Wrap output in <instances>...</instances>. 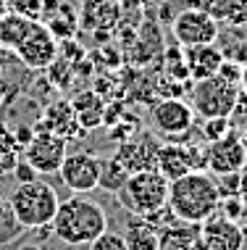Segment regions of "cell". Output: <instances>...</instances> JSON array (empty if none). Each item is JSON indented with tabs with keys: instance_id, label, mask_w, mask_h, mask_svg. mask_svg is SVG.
I'll list each match as a JSON object with an SVG mask.
<instances>
[{
	"instance_id": "obj_24",
	"label": "cell",
	"mask_w": 247,
	"mask_h": 250,
	"mask_svg": "<svg viewBox=\"0 0 247 250\" xmlns=\"http://www.w3.org/2000/svg\"><path fill=\"white\" fill-rule=\"evenodd\" d=\"M45 71H48V79L56 87H61V90H63V87H69V82H71V63L66 58H56Z\"/></svg>"
},
{
	"instance_id": "obj_4",
	"label": "cell",
	"mask_w": 247,
	"mask_h": 250,
	"mask_svg": "<svg viewBox=\"0 0 247 250\" xmlns=\"http://www.w3.org/2000/svg\"><path fill=\"white\" fill-rule=\"evenodd\" d=\"M116 200L132 216H148L155 208L166 206V200H169V179L158 168L134 171L126 177L124 187L116 192Z\"/></svg>"
},
{
	"instance_id": "obj_5",
	"label": "cell",
	"mask_w": 247,
	"mask_h": 250,
	"mask_svg": "<svg viewBox=\"0 0 247 250\" xmlns=\"http://www.w3.org/2000/svg\"><path fill=\"white\" fill-rule=\"evenodd\" d=\"M239 84H231L216 77H208V79H200V82L192 84L190 90V105L197 116L203 119H210V116H229L231 108H234L237 98H239Z\"/></svg>"
},
{
	"instance_id": "obj_21",
	"label": "cell",
	"mask_w": 247,
	"mask_h": 250,
	"mask_svg": "<svg viewBox=\"0 0 247 250\" xmlns=\"http://www.w3.org/2000/svg\"><path fill=\"white\" fill-rule=\"evenodd\" d=\"M32 21L35 19H26L21 13H5V16H0V45L13 50L19 45V40L26 35Z\"/></svg>"
},
{
	"instance_id": "obj_22",
	"label": "cell",
	"mask_w": 247,
	"mask_h": 250,
	"mask_svg": "<svg viewBox=\"0 0 247 250\" xmlns=\"http://www.w3.org/2000/svg\"><path fill=\"white\" fill-rule=\"evenodd\" d=\"M231 129H234V126H231L229 116H210V119H203V129H200V134H203L205 143H213V140L229 134Z\"/></svg>"
},
{
	"instance_id": "obj_6",
	"label": "cell",
	"mask_w": 247,
	"mask_h": 250,
	"mask_svg": "<svg viewBox=\"0 0 247 250\" xmlns=\"http://www.w3.org/2000/svg\"><path fill=\"white\" fill-rule=\"evenodd\" d=\"M155 168L169 182L184 177L190 171H205V147L190 143V140H184V143L166 140L163 145H158Z\"/></svg>"
},
{
	"instance_id": "obj_23",
	"label": "cell",
	"mask_w": 247,
	"mask_h": 250,
	"mask_svg": "<svg viewBox=\"0 0 247 250\" xmlns=\"http://www.w3.org/2000/svg\"><path fill=\"white\" fill-rule=\"evenodd\" d=\"M166 74H169L173 82L190 79V74H187V63H184L182 45H179V48H169V50H166Z\"/></svg>"
},
{
	"instance_id": "obj_30",
	"label": "cell",
	"mask_w": 247,
	"mask_h": 250,
	"mask_svg": "<svg viewBox=\"0 0 247 250\" xmlns=\"http://www.w3.org/2000/svg\"><path fill=\"white\" fill-rule=\"evenodd\" d=\"M16 13H21L26 19H37L42 13V0H13Z\"/></svg>"
},
{
	"instance_id": "obj_32",
	"label": "cell",
	"mask_w": 247,
	"mask_h": 250,
	"mask_svg": "<svg viewBox=\"0 0 247 250\" xmlns=\"http://www.w3.org/2000/svg\"><path fill=\"white\" fill-rule=\"evenodd\" d=\"M190 250H210V248H208V242H205V240L197 234V237H195V242L190 245Z\"/></svg>"
},
{
	"instance_id": "obj_26",
	"label": "cell",
	"mask_w": 247,
	"mask_h": 250,
	"mask_svg": "<svg viewBox=\"0 0 247 250\" xmlns=\"http://www.w3.org/2000/svg\"><path fill=\"white\" fill-rule=\"evenodd\" d=\"M90 250H129V248H126V242H124V234L105 229L97 240L90 242Z\"/></svg>"
},
{
	"instance_id": "obj_19",
	"label": "cell",
	"mask_w": 247,
	"mask_h": 250,
	"mask_svg": "<svg viewBox=\"0 0 247 250\" xmlns=\"http://www.w3.org/2000/svg\"><path fill=\"white\" fill-rule=\"evenodd\" d=\"M124 242L129 250H158V245H161V232L150 221H145L142 216H134L126 224Z\"/></svg>"
},
{
	"instance_id": "obj_20",
	"label": "cell",
	"mask_w": 247,
	"mask_h": 250,
	"mask_svg": "<svg viewBox=\"0 0 247 250\" xmlns=\"http://www.w3.org/2000/svg\"><path fill=\"white\" fill-rule=\"evenodd\" d=\"M126 177H129V171H126V168L116 161V155H105V158H100V179H97V187H103L105 192L116 195L124 187Z\"/></svg>"
},
{
	"instance_id": "obj_16",
	"label": "cell",
	"mask_w": 247,
	"mask_h": 250,
	"mask_svg": "<svg viewBox=\"0 0 247 250\" xmlns=\"http://www.w3.org/2000/svg\"><path fill=\"white\" fill-rule=\"evenodd\" d=\"M184 53V63H187V74H190L192 82H200V79H208L218 74V66L224 63V53L216 42L210 45H190V48H182Z\"/></svg>"
},
{
	"instance_id": "obj_1",
	"label": "cell",
	"mask_w": 247,
	"mask_h": 250,
	"mask_svg": "<svg viewBox=\"0 0 247 250\" xmlns=\"http://www.w3.org/2000/svg\"><path fill=\"white\" fill-rule=\"evenodd\" d=\"M50 227L53 234L66 245H90L108 229V213L90 195L74 192L71 198L58 203Z\"/></svg>"
},
{
	"instance_id": "obj_12",
	"label": "cell",
	"mask_w": 247,
	"mask_h": 250,
	"mask_svg": "<svg viewBox=\"0 0 247 250\" xmlns=\"http://www.w3.org/2000/svg\"><path fill=\"white\" fill-rule=\"evenodd\" d=\"M61 179L71 192H84L90 195L92 190H97V179H100V158L90 150H76V153H66L63 164H61Z\"/></svg>"
},
{
	"instance_id": "obj_34",
	"label": "cell",
	"mask_w": 247,
	"mask_h": 250,
	"mask_svg": "<svg viewBox=\"0 0 247 250\" xmlns=\"http://www.w3.org/2000/svg\"><path fill=\"white\" fill-rule=\"evenodd\" d=\"M16 250H42L37 242H24V245H16Z\"/></svg>"
},
{
	"instance_id": "obj_31",
	"label": "cell",
	"mask_w": 247,
	"mask_h": 250,
	"mask_svg": "<svg viewBox=\"0 0 247 250\" xmlns=\"http://www.w3.org/2000/svg\"><path fill=\"white\" fill-rule=\"evenodd\" d=\"M239 200H242L245 208H247V166L239 171Z\"/></svg>"
},
{
	"instance_id": "obj_36",
	"label": "cell",
	"mask_w": 247,
	"mask_h": 250,
	"mask_svg": "<svg viewBox=\"0 0 247 250\" xmlns=\"http://www.w3.org/2000/svg\"><path fill=\"white\" fill-rule=\"evenodd\" d=\"M239 137H242V145H245V150H247V126H245L242 132H239Z\"/></svg>"
},
{
	"instance_id": "obj_25",
	"label": "cell",
	"mask_w": 247,
	"mask_h": 250,
	"mask_svg": "<svg viewBox=\"0 0 247 250\" xmlns=\"http://www.w3.org/2000/svg\"><path fill=\"white\" fill-rule=\"evenodd\" d=\"M213 182H216L218 198H234V195H239V171L213 174Z\"/></svg>"
},
{
	"instance_id": "obj_37",
	"label": "cell",
	"mask_w": 247,
	"mask_h": 250,
	"mask_svg": "<svg viewBox=\"0 0 247 250\" xmlns=\"http://www.w3.org/2000/svg\"><path fill=\"white\" fill-rule=\"evenodd\" d=\"M0 250H16V245H8V248H0Z\"/></svg>"
},
{
	"instance_id": "obj_14",
	"label": "cell",
	"mask_w": 247,
	"mask_h": 250,
	"mask_svg": "<svg viewBox=\"0 0 247 250\" xmlns=\"http://www.w3.org/2000/svg\"><path fill=\"white\" fill-rule=\"evenodd\" d=\"M37 129L58 134V137L66 140V143H71V140H76V137H82V134H84L82 124H79V119H76V113H74L71 100H63V98L53 100V103L42 111Z\"/></svg>"
},
{
	"instance_id": "obj_8",
	"label": "cell",
	"mask_w": 247,
	"mask_h": 250,
	"mask_svg": "<svg viewBox=\"0 0 247 250\" xmlns=\"http://www.w3.org/2000/svg\"><path fill=\"white\" fill-rule=\"evenodd\" d=\"M173 40H176L182 48H190V45H210V42H218L221 37V21L213 19L208 11L203 8H184L173 19Z\"/></svg>"
},
{
	"instance_id": "obj_28",
	"label": "cell",
	"mask_w": 247,
	"mask_h": 250,
	"mask_svg": "<svg viewBox=\"0 0 247 250\" xmlns=\"http://www.w3.org/2000/svg\"><path fill=\"white\" fill-rule=\"evenodd\" d=\"M218 77L226 79V82H231V84H239V77H242V63H237V61H231V58H224V63L218 66Z\"/></svg>"
},
{
	"instance_id": "obj_35",
	"label": "cell",
	"mask_w": 247,
	"mask_h": 250,
	"mask_svg": "<svg viewBox=\"0 0 247 250\" xmlns=\"http://www.w3.org/2000/svg\"><path fill=\"white\" fill-rule=\"evenodd\" d=\"M5 13H8V3H5V0H0V16H5Z\"/></svg>"
},
{
	"instance_id": "obj_15",
	"label": "cell",
	"mask_w": 247,
	"mask_h": 250,
	"mask_svg": "<svg viewBox=\"0 0 247 250\" xmlns=\"http://www.w3.org/2000/svg\"><path fill=\"white\" fill-rule=\"evenodd\" d=\"M158 145L161 143H155L152 134H134L129 140H121V145L113 155L126 171L134 174V171H145V168H155Z\"/></svg>"
},
{
	"instance_id": "obj_9",
	"label": "cell",
	"mask_w": 247,
	"mask_h": 250,
	"mask_svg": "<svg viewBox=\"0 0 247 250\" xmlns=\"http://www.w3.org/2000/svg\"><path fill=\"white\" fill-rule=\"evenodd\" d=\"M13 53H16L32 71H39V69H48L53 61L58 58L61 48H58V37L48 29V24H39L35 19V21L29 24V29H26V35L19 40V45L13 48Z\"/></svg>"
},
{
	"instance_id": "obj_11",
	"label": "cell",
	"mask_w": 247,
	"mask_h": 250,
	"mask_svg": "<svg viewBox=\"0 0 247 250\" xmlns=\"http://www.w3.org/2000/svg\"><path fill=\"white\" fill-rule=\"evenodd\" d=\"M247 166V150L242 145L237 129L229 134L205 143V171L208 174H229V171H242Z\"/></svg>"
},
{
	"instance_id": "obj_2",
	"label": "cell",
	"mask_w": 247,
	"mask_h": 250,
	"mask_svg": "<svg viewBox=\"0 0 247 250\" xmlns=\"http://www.w3.org/2000/svg\"><path fill=\"white\" fill-rule=\"evenodd\" d=\"M218 190L213 174L190 171L184 177L169 182V208L179 221L187 224H203L208 216L218 211Z\"/></svg>"
},
{
	"instance_id": "obj_3",
	"label": "cell",
	"mask_w": 247,
	"mask_h": 250,
	"mask_svg": "<svg viewBox=\"0 0 247 250\" xmlns=\"http://www.w3.org/2000/svg\"><path fill=\"white\" fill-rule=\"evenodd\" d=\"M58 192L53 190L48 182L32 179V182H19L8 195V208L11 216L21 229H39L48 227L53 216L58 211Z\"/></svg>"
},
{
	"instance_id": "obj_13",
	"label": "cell",
	"mask_w": 247,
	"mask_h": 250,
	"mask_svg": "<svg viewBox=\"0 0 247 250\" xmlns=\"http://www.w3.org/2000/svg\"><path fill=\"white\" fill-rule=\"evenodd\" d=\"M200 237L208 242L210 250H245V232L237 221L226 219L221 213H213L200 224Z\"/></svg>"
},
{
	"instance_id": "obj_18",
	"label": "cell",
	"mask_w": 247,
	"mask_h": 250,
	"mask_svg": "<svg viewBox=\"0 0 247 250\" xmlns=\"http://www.w3.org/2000/svg\"><path fill=\"white\" fill-rule=\"evenodd\" d=\"M71 105H74V113L79 119L84 132H92L97 126H103L105 119V100L103 95H97L95 90H82L71 98Z\"/></svg>"
},
{
	"instance_id": "obj_27",
	"label": "cell",
	"mask_w": 247,
	"mask_h": 250,
	"mask_svg": "<svg viewBox=\"0 0 247 250\" xmlns=\"http://www.w3.org/2000/svg\"><path fill=\"white\" fill-rule=\"evenodd\" d=\"M245 203L239 200V195H234V198H221L218 200V213L226 216V219H231V221H237L239 224V219L245 216Z\"/></svg>"
},
{
	"instance_id": "obj_33",
	"label": "cell",
	"mask_w": 247,
	"mask_h": 250,
	"mask_svg": "<svg viewBox=\"0 0 247 250\" xmlns=\"http://www.w3.org/2000/svg\"><path fill=\"white\" fill-rule=\"evenodd\" d=\"M239 90L247 92V63L242 66V77H239Z\"/></svg>"
},
{
	"instance_id": "obj_17",
	"label": "cell",
	"mask_w": 247,
	"mask_h": 250,
	"mask_svg": "<svg viewBox=\"0 0 247 250\" xmlns=\"http://www.w3.org/2000/svg\"><path fill=\"white\" fill-rule=\"evenodd\" d=\"M29 66L16 56L11 48L0 45V95H11V92H21V87L29 79Z\"/></svg>"
},
{
	"instance_id": "obj_29",
	"label": "cell",
	"mask_w": 247,
	"mask_h": 250,
	"mask_svg": "<svg viewBox=\"0 0 247 250\" xmlns=\"http://www.w3.org/2000/svg\"><path fill=\"white\" fill-rule=\"evenodd\" d=\"M11 171H13V179H16V185H19V182H32V179H37V171H35V166H32L26 158L16 161Z\"/></svg>"
},
{
	"instance_id": "obj_7",
	"label": "cell",
	"mask_w": 247,
	"mask_h": 250,
	"mask_svg": "<svg viewBox=\"0 0 247 250\" xmlns=\"http://www.w3.org/2000/svg\"><path fill=\"white\" fill-rule=\"evenodd\" d=\"M150 121H152V129L161 137L184 143V140H190L187 134L195 129V111L182 98H163L152 105Z\"/></svg>"
},
{
	"instance_id": "obj_10",
	"label": "cell",
	"mask_w": 247,
	"mask_h": 250,
	"mask_svg": "<svg viewBox=\"0 0 247 250\" xmlns=\"http://www.w3.org/2000/svg\"><path fill=\"white\" fill-rule=\"evenodd\" d=\"M66 140L58 137L53 132L37 129L32 134V140L24 145V158L35 166L37 174H58L61 171V164L66 158Z\"/></svg>"
}]
</instances>
